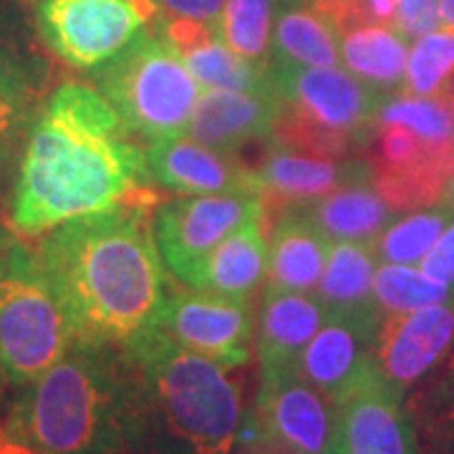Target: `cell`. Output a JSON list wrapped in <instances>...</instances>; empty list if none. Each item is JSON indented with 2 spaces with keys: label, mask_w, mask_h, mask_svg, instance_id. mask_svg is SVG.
I'll return each instance as SVG.
<instances>
[{
  "label": "cell",
  "mask_w": 454,
  "mask_h": 454,
  "mask_svg": "<svg viewBox=\"0 0 454 454\" xmlns=\"http://www.w3.org/2000/svg\"><path fill=\"white\" fill-rule=\"evenodd\" d=\"M146 152L98 89L68 82L51 94L23 145L11 223L46 235L145 190Z\"/></svg>",
  "instance_id": "cell-1"
},
{
  "label": "cell",
  "mask_w": 454,
  "mask_h": 454,
  "mask_svg": "<svg viewBox=\"0 0 454 454\" xmlns=\"http://www.w3.org/2000/svg\"><path fill=\"white\" fill-rule=\"evenodd\" d=\"M154 202L139 190L109 210L66 220L46 232L38 258L79 339L127 346L160 321L167 291Z\"/></svg>",
  "instance_id": "cell-2"
},
{
  "label": "cell",
  "mask_w": 454,
  "mask_h": 454,
  "mask_svg": "<svg viewBox=\"0 0 454 454\" xmlns=\"http://www.w3.org/2000/svg\"><path fill=\"white\" fill-rule=\"evenodd\" d=\"M35 454H134L149 437L145 384L119 343L76 339L31 381L5 424Z\"/></svg>",
  "instance_id": "cell-3"
},
{
  "label": "cell",
  "mask_w": 454,
  "mask_h": 454,
  "mask_svg": "<svg viewBox=\"0 0 454 454\" xmlns=\"http://www.w3.org/2000/svg\"><path fill=\"white\" fill-rule=\"evenodd\" d=\"M124 348L145 384L149 434L162 437L157 454H235L243 437V389L227 366L179 346L160 325Z\"/></svg>",
  "instance_id": "cell-4"
},
{
  "label": "cell",
  "mask_w": 454,
  "mask_h": 454,
  "mask_svg": "<svg viewBox=\"0 0 454 454\" xmlns=\"http://www.w3.org/2000/svg\"><path fill=\"white\" fill-rule=\"evenodd\" d=\"M79 339L38 253L0 235V376L28 387Z\"/></svg>",
  "instance_id": "cell-5"
},
{
  "label": "cell",
  "mask_w": 454,
  "mask_h": 454,
  "mask_svg": "<svg viewBox=\"0 0 454 454\" xmlns=\"http://www.w3.org/2000/svg\"><path fill=\"white\" fill-rule=\"evenodd\" d=\"M97 89L146 145L184 137L202 86L162 31L139 33L112 61L98 66Z\"/></svg>",
  "instance_id": "cell-6"
},
{
  "label": "cell",
  "mask_w": 454,
  "mask_h": 454,
  "mask_svg": "<svg viewBox=\"0 0 454 454\" xmlns=\"http://www.w3.org/2000/svg\"><path fill=\"white\" fill-rule=\"evenodd\" d=\"M154 18L152 0H38L46 46L74 68L112 61Z\"/></svg>",
  "instance_id": "cell-7"
},
{
  "label": "cell",
  "mask_w": 454,
  "mask_h": 454,
  "mask_svg": "<svg viewBox=\"0 0 454 454\" xmlns=\"http://www.w3.org/2000/svg\"><path fill=\"white\" fill-rule=\"evenodd\" d=\"M268 82L283 106L310 124L364 145L387 94L358 82L343 66H265Z\"/></svg>",
  "instance_id": "cell-8"
},
{
  "label": "cell",
  "mask_w": 454,
  "mask_h": 454,
  "mask_svg": "<svg viewBox=\"0 0 454 454\" xmlns=\"http://www.w3.org/2000/svg\"><path fill=\"white\" fill-rule=\"evenodd\" d=\"M157 325L179 346L227 369L245 366L253 351V310L240 295L197 288L167 293Z\"/></svg>",
  "instance_id": "cell-9"
},
{
  "label": "cell",
  "mask_w": 454,
  "mask_h": 454,
  "mask_svg": "<svg viewBox=\"0 0 454 454\" xmlns=\"http://www.w3.org/2000/svg\"><path fill=\"white\" fill-rule=\"evenodd\" d=\"M253 427L298 454L336 452V404L291 366H260Z\"/></svg>",
  "instance_id": "cell-10"
},
{
  "label": "cell",
  "mask_w": 454,
  "mask_h": 454,
  "mask_svg": "<svg viewBox=\"0 0 454 454\" xmlns=\"http://www.w3.org/2000/svg\"><path fill=\"white\" fill-rule=\"evenodd\" d=\"M262 212L260 195H184L157 210L154 238L167 268L177 273Z\"/></svg>",
  "instance_id": "cell-11"
},
{
  "label": "cell",
  "mask_w": 454,
  "mask_h": 454,
  "mask_svg": "<svg viewBox=\"0 0 454 454\" xmlns=\"http://www.w3.org/2000/svg\"><path fill=\"white\" fill-rule=\"evenodd\" d=\"M402 396L373 364L336 402L333 454H417Z\"/></svg>",
  "instance_id": "cell-12"
},
{
  "label": "cell",
  "mask_w": 454,
  "mask_h": 454,
  "mask_svg": "<svg viewBox=\"0 0 454 454\" xmlns=\"http://www.w3.org/2000/svg\"><path fill=\"white\" fill-rule=\"evenodd\" d=\"M454 340V301L387 313L373 340V364L399 394L429 372Z\"/></svg>",
  "instance_id": "cell-13"
},
{
  "label": "cell",
  "mask_w": 454,
  "mask_h": 454,
  "mask_svg": "<svg viewBox=\"0 0 454 454\" xmlns=\"http://www.w3.org/2000/svg\"><path fill=\"white\" fill-rule=\"evenodd\" d=\"M381 313H328L295 369L336 404L373 366V340Z\"/></svg>",
  "instance_id": "cell-14"
},
{
  "label": "cell",
  "mask_w": 454,
  "mask_h": 454,
  "mask_svg": "<svg viewBox=\"0 0 454 454\" xmlns=\"http://www.w3.org/2000/svg\"><path fill=\"white\" fill-rule=\"evenodd\" d=\"M146 172L177 195H260L258 172L245 169L230 152L212 149L187 134L149 145Z\"/></svg>",
  "instance_id": "cell-15"
},
{
  "label": "cell",
  "mask_w": 454,
  "mask_h": 454,
  "mask_svg": "<svg viewBox=\"0 0 454 454\" xmlns=\"http://www.w3.org/2000/svg\"><path fill=\"white\" fill-rule=\"evenodd\" d=\"M283 101L268 82L258 91L232 89H202L187 127V137L202 145L232 152L253 139H268L273 134Z\"/></svg>",
  "instance_id": "cell-16"
},
{
  "label": "cell",
  "mask_w": 454,
  "mask_h": 454,
  "mask_svg": "<svg viewBox=\"0 0 454 454\" xmlns=\"http://www.w3.org/2000/svg\"><path fill=\"white\" fill-rule=\"evenodd\" d=\"M258 179L262 205L280 202L288 207L328 195L348 182L372 179V164L309 154L273 142V149L260 164Z\"/></svg>",
  "instance_id": "cell-17"
},
{
  "label": "cell",
  "mask_w": 454,
  "mask_h": 454,
  "mask_svg": "<svg viewBox=\"0 0 454 454\" xmlns=\"http://www.w3.org/2000/svg\"><path fill=\"white\" fill-rule=\"evenodd\" d=\"M175 276L190 288L247 298L268 278V240L262 217H255Z\"/></svg>",
  "instance_id": "cell-18"
},
{
  "label": "cell",
  "mask_w": 454,
  "mask_h": 454,
  "mask_svg": "<svg viewBox=\"0 0 454 454\" xmlns=\"http://www.w3.org/2000/svg\"><path fill=\"white\" fill-rule=\"evenodd\" d=\"M162 33L179 51L202 89L258 91L268 86L265 66L250 64L227 49L220 33L210 26L184 18H162Z\"/></svg>",
  "instance_id": "cell-19"
},
{
  "label": "cell",
  "mask_w": 454,
  "mask_h": 454,
  "mask_svg": "<svg viewBox=\"0 0 454 454\" xmlns=\"http://www.w3.org/2000/svg\"><path fill=\"white\" fill-rule=\"evenodd\" d=\"M331 238L298 207H286L268 240L265 291L316 293L324 276Z\"/></svg>",
  "instance_id": "cell-20"
},
{
  "label": "cell",
  "mask_w": 454,
  "mask_h": 454,
  "mask_svg": "<svg viewBox=\"0 0 454 454\" xmlns=\"http://www.w3.org/2000/svg\"><path fill=\"white\" fill-rule=\"evenodd\" d=\"M339 28L313 0H278L268 66H339Z\"/></svg>",
  "instance_id": "cell-21"
},
{
  "label": "cell",
  "mask_w": 454,
  "mask_h": 454,
  "mask_svg": "<svg viewBox=\"0 0 454 454\" xmlns=\"http://www.w3.org/2000/svg\"><path fill=\"white\" fill-rule=\"evenodd\" d=\"M328 310L316 293L265 291L258 321L260 366H291L324 325Z\"/></svg>",
  "instance_id": "cell-22"
},
{
  "label": "cell",
  "mask_w": 454,
  "mask_h": 454,
  "mask_svg": "<svg viewBox=\"0 0 454 454\" xmlns=\"http://www.w3.org/2000/svg\"><path fill=\"white\" fill-rule=\"evenodd\" d=\"M288 207L306 212L331 238V243H373L384 232V227L396 217V210L376 192L373 179L348 182L328 195L313 197L309 202Z\"/></svg>",
  "instance_id": "cell-23"
},
{
  "label": "cell",
  "mask_w": 454,
  "mask_h": 454,
  "mask_svg": "<svg viewBox=\"0 0 454 454\" xmlns=\"http://www.w3.org/2000/svg\"><path fill=\"white\" fill-rule=\"evenodd\" d=\"M340 66L379 94H402L409 59V38L389 26L339 28Z\"/></svg>",
  "instance_id": "cell-24"
},
{
  "label": "cell",
  "mask_w": 454,
  "mask_h": 454,
  "mask_svg": "<svg viewBox=\"0 0 454 454\" xmlns=\"http://www.w3.org/2000/svg\"><path fill=\"white\" fill-rule=\"evenodd\" d=\"M379 258L372 243L339 240L331 245L316 295L328 313H381L373 301Z\"/></svg>",
  "instance_id": "cell-25"
},
{
  "label": "cell",
  "mask_w": 454,
  "mask_h": 454,
  "mask_svg": "<svg viewBox=\"0 0 454 454\" xmlns=\"http://www.w3.org/2000/svg\"><path fill=\"white\" fill-rule=\"evenodd\" d=\"M38 101V68L28 56L0 43V167L28 137Z\"/></svg>",
  "instance_id": "cell-26"
},
{
  "label": "cell",
  "mask_w": 454,
  "mask_h": 454,
  "mask_svg": "<svg viewBox=\"0 0 454 454\" xmlns=\"http://www.w3.org/2000/svg\"><path fill=\"white\" fill-rule=\"evenodd\" d=\"M452 217L454 205L450 200H439L434 205L404 212L402 217H394L384 227V232L373 240V253L379 262L419 265L444 232V227L452 223Z\"/></svg>",
  "instance_id": "cell-27"
},
{
  "label": "cell",
  "mask_w": 454,
  "mask_h": 454,
  "mask_svg": "<svg viewBox=\"0 0 454 454\" xmlns=\"http://www.w3.org/2000/svg\"><path fill=\"white\" fill-rule=\"evenodd\" d=\"M278 0H227L217 33L245 61L268 66Z\"/></svg>",
  "instance_id": "cell-28"
},
{
  "label": "cell",
  "mask_w": 454,
  "mask_h": 454,
  "mask_svg": "<svg viewBox=\"0 0 454 454\" xmlns=\"http://www.w3.org/2000/svg\"><path fill=\"white\" fill-rule=\"evenodd\" d=\"M373 301L376 309L387 313H409V310L452 303L454 293L432 283L417 270V265H394L379 262L373 276Z\"/></svg>",
  "instance_id": "cell-29"
},
{
  "label": "cell",
  "mask_w": 454,
  "mask_h": 454,
  "mask_svg": "<svg viewBox=\"0 0 454 454\" xmlns=\"http://www.w3.org/2000/svg\"><path fill=\"white\" fill-rule=\"evenodd\" d=\"M376 127H404L427 142H450L454 139V101L442 94H391L376 114Z\"/></svg>",
  "instance_id": "cell-30"
},
{
  "label": "cell",
  "mask_w": 454,
  "mask_h": 454,
  "mask_svg": "<svg viewBox=\"0 0 454 454\" xmlns=\"http://www.w3.org/2000/svg\"><path fill=\"white\" fill-rule=\"evenodd\" d=\"M454 79V31L437 28L414 41L406 59V79L402 94L437 97Z\"/></svg>",
  "instance_id": "cell-31"
},
{
  "label": "cell",
  "mask_w": 454,
  "mask_h": 454,
  "mask_svg": "<svg viewBox=\"0 0 454 454\" xmlns=\"http://www.w3.org/2000/svg\"><path fill=\"white\" fill-rule=\"evenodd\" d=\"M396 28L409 41L442 28L439 0H396Z\"/></svg>",
  "instance_id": "cell-32"
},
{
  "label": "cell",
  "mask_w": 454,
  "mask_h": 454,
  "mask_svg": "<svg viewBox=\"0 0 454 454\" xmlns=\"http://www.w3.org/2000/svg\"><path fill=\"white\" fill-rule=\"evenodd\" d=\"M419 268L432 283L454 293V217L437 238V243L432 245V250L424 255Z\"/></svg>",
  "instance_id": "cell-33"
},
{
  "label": "cell",
  "mask_w": 454,
  "mask_h": 454,
  "mask_svg": "<svg viewBox=\"0 0 454 454\" xmlns=\"http://www.w3.org/2000/svg\"><path fill=\"white\" fill-rule=\"evenodd\" d=\"M152 3L157 8V16L197 20L217 31L227 0H152Z\"/></svg>",
  "instance_id": "cell-34"
},
{
  "label": "cell",
  "mask_w": 454,
  "mask_h": 454,
  "mask_svg": "<svg viewBox=\"0 0 454 454\" xmlns=\"http://www.w3.org/2000/svg\"><path fill=\"white\" fill-rule=\"evenodd\" d=\"M235 454H298L293 452L291 447H286L283 442H278V439L268 437L265 432H260L258 427H253V434L245 439L240 437V444H238V450Z\"/></svg>",
  "instance_id": "cell-35"
},
{
  "label": "cell",
  "mask_w": 454,
  "mask_h": 454,
  "mask_svg": "<svg viewBox=\"0 0 454 454\" xmlns=\"http://www.w3.org/2000/svg\"><path fill=\"white\" fill-rule=\"evenodd\" d=\"M439 16H442V28L454 31V0H439Z\"/></svg>",
  "instance_id": "cell-36"
},
{
  "label": "cell",
  "mask_w": 454,
  "mask_h": 454,
  "mask_svg": "<svg viewBox=\"0 0 454 454\" xmlns=\"http://www.w3.org/2000/svg\"><path fill=\"white\" fill-rule=\"evenodd\" d=\"M0 454H35L31 447H26L23 442H16V439H5V444H3V450Z\"/></svg>",
  "instance_id": "cell-37"
},
{
  "label": "cell",
  "mask_w": 454,
  "mask_h": 454,
  "mask_svg": "<svg viewBox=\"0 0 454 454\" xmlns=\"http://www.w3.org/2000/svg\"><path fill=\"white\" fill-rule=\"evenodd\" d=\"M313 3H316V5H318V8H321V11H331V8H336V5H340V3H343V0H313Z\"/></svg>",
  "instance_id": "cell-38"
},
{
  "label": "cell",
  "mask_w": 454,
  "mask_h": 454,
  "mask_svg": "<svg viewBox=\"0 0 454 454\" xmlns=\"http://www.w3.org/2000/svg\"><path fill=\"white\" fill-rule=\"evenodd\" d=\"M444 200H450V202L454 205V175H452V179H450V187H447V192H444Z\"/></svg>",
  "instance_id": "cell-39"
},
{
  "label": "cell",
  "mask_w": 454,
  "mask_h": 454,
  "mask_svg": "<svg viewBox=\"0 0 454 454\" xmlns=\"http://www.w3.org/2000/svg\"><path fill=\"white\" fill-rule=\"evenodd\" d=\"M442 97H447V98H450V101H454V79L450 83H447V89L442 91Z\"/></svg>",
  "instance_id": "cell-40"
},
{
  "label": "cell",
  "mask_w": 454,
  "mask_h": 454,
  "mask_svg": "<svg viewBox=\"0 0 454 454\" xmlns=\"http://www.w3.org/2000/svg\"><path fill=\"white\" fill-rule=\"evenodd\" d=\"M5 439H8V432H5V427H0V450H3V444H5Z\"/></svg>",
  "instance_id": "cell-41"
},
{
  "label": "cell",
  "mask_w": 454,
  "mask_h": 454,
  "mask_svg": "<svg viewBox=\"0 0 454 454\" xmlns=\"http://www.w3.org/2000/svg\"><path fill=\"white\" fill-rule=\"evenodd\" d=\"M134 454H142V452H139V450H137V452H134Z\"/></svg>",
  "instance_id": "cell-42"
}]
</instances>
